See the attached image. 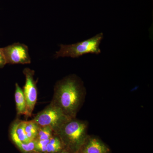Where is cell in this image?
<instances>
[{
    "mask_svg": "<svg viewBox=\"0 0 153 153\" xmlns=\"http://www.w3.org/2000/svg\"><path fill=\"white\" fill-rule=\"evenodd\" d=\"M86 91L83 81L74 74L68 75L55 84L50 103L68 117H76L85 100Z\"/></svg>",
    "mask_w": 153,
    "mask_h": 153,
    "instance_id": "1",
    "label": "cell"
},
{
    "mask_svg": "<svg viewBox=\"0 0 153 153\" xmlns=\"http://www.w3.org/2000/svg\"><path fill=\"white\" fill-rule=\"evenodd\" d=\"M0 107H1V105H0Z\"/></svg>",
    "mask_w": 153,
    "mask_h": 153,
    "instance_id": "18",
    "label": "cell"
},
{
    "mask_svg": "<svg viewBox=\"0 0 153 153\" xmlns=\"http://www.w3.org/2000/svg\"><path fill=\"white\" fill-rule=\"evenodd\" d=\"M55 133L49 126H39L37 138L35 140H42L50 139Z\"/></svg>",
    "mask_w": 153,
    "mask_h": 153,
    "instance_id": "13",
    "label": "cell"
},
{
    "mask_svg": "<svg viewBox=\"0 0 153 153\" xmlns=\"http://www.w3.org/2000/svg\"><path fill=\"white\" fill-rule=\"evenodd\" d=\"M12 124L15 128V131L18 138L21 141L25 143H28L31 142L28 139L25 132V121L17 119L13 122Z\"/></svg>",
    "mask_w": 153,
    "mask_h": 153,
    "instance_id": "11",
    "label": "cell"
},
{
    "mask_svg": "<svg viewBox=\"0 0 153 153\" xmlns=\"http://www.w3.org/2000/svg\"><path fill=\"white\" fill-rule=\"evenodd\" d=\"M88 123L76 117L68 120L55 134L60 137L64 149L71 153H78L87 137Z\"/></svg>",
    "mask_w": 153,
    "mask_h": 153,
    "instance_id": "2",
    "label": "cell"
},
{
    "mask_svg": "<svg viewBox=\"0 0 153 153\" xmlns=\"http://www.w3.org/2000/svg\"><path fill=\"white\" fill-rule=\"evenodd\" d=\"M60 153H71L69 152H68V151L64 149L62 152Z\"/></svg>",
    "mask_w": 153,
    "mask_h": 153,
    "instance_id": "16",
    "label": "cell"
},
{
    "mask_svg": "<svg viewBox=\"0 0 153 153\" xmlns=\"http://www.w3.org/2000/svg\"><path fill=\"white\" fill-rule=\"evenodd\" d=\"M33 153H38V152H35Z\"/></svg>",
    "mask_w": 153,
    "mask_h": 153,
    "instance_id": "17",
    "label": "cell"
},
{
    "mask_svg": "<svg viewBox=\"0 0 153 153\" xmlns=\"http://www.w3.org/2000/svg\"><path fill=\"white\" fill-rule=\"evenodd\" d=\"M10 135L11 139L19 150L23 153H33L36 152L35 149V141L30 142L28 143L22 142L18 138L15 128L11 125L10 129Z\"/></svg>",
    "mask_w": 153,
    "mask_h": 153,
    "instance_id": "8",
    "label": "cell"
},
{
    "mask_svg": "<svg viewBox=\"0 0 153 153\" xmlns=\"http://www.w3.org/2000/svg\"><path fill=\"white\" fill-rule=\"evenodd\" d=\"M15 99L18 115L27 114V104L24 91L18 83H16Z\"/></svg>",
    "mask_w": 153,
    "mask_h": 153,
    "instance_id": "9",
    "label": "cell"
},
{
    "mask_svg": "<svg viewBox=\"0 0 153 153\" xmlns=\"http://www.w3.org/2000/svg\"><path fill=\"white\" fill-rule=\"evenodd\" d=\"M7 64H29L31 58L27 46L19 43H14L2 48Z\"/></svg>",
    "mask_w": 153,
    "mask_h": 153,
    "instance_id": "6",
    "label": "cell"
},
{
    "mask_svg": "<svg viewBox=\"0 0 153 153\" xmlns=\"http://www.w3.org/2000/svg\"><path fill=\"white\" fill-rule=\"evenodd\" d=\"M103 38L102 33H99L87 40L70 45H60L59 51L56 52L55 57H70L77 58L85 54L99 55L101 53L100 46Z\"/></svg>",
    "mask_w": 153,
    "mask_h": 153,
    "instance_id": "3",
    "label": "cell"
},
{
    "mask_svg": "<svg viewBox=\"0 0 153 153\" xmlns=\"http://www.w3.org/2000/svg\"><path fill=\"white\" fill-rule=\"evenodd\" d=\"M49 140H35L36 152L46 153L47 146L49 143Z\"/></svg>",
    "mask_w": 153,
    "mask_h": 153,
    "instance_id": "14",
    "label": "cell"
},
{
    "mask_svg": "<svg viewBox=\"0 0 153 153\" xmlns=\"http://www.w3.org/2000/svg\"><path fill=\"white\" fill-rule=\"evenodd\" d=\"M110 149L98 137L88 135L78 153H110Z\"/></svg>",
    "mask_w": 153,
    "mask_h": 153,
    "instance_id": "7",
    "label": "cell"
},
{
    "mask_svg": "<svg viewBox=\"0 0 153 153\" xmlns=\"http://www.w3.org/2000/svg\"><path fill=\"white\" fill-rule=\"evenodd\" d=\"M7 64L2 48H0V68H3Z\"/></svg>",
    "mask_w": 153,
    "mask_h": 153,
    "instance_id": "15",
    "label": "cell"
},
{
    "mask_svg": "<svg viewBox=\"0 0 153 153\" xmlns=\"http://www.w3.org/2000/svg\"><path fill=\"white\" fill-rule=\"evenodd\" d=\"M25 74L26 81L24 87V95L27 104V117L32 116V113L38 98V90L37 87V81L34 79L35 71L30 68H25L23 70Z\"/></svg>",
    "mask_w": 153,
    "mask_h": 153,
    "instance_id": "5",
    "label": "cell"
},
{
    "mask_svg": "<svg viewBox=\"0 0 153 153\" xmlns=\"http://www.w3.org/2000/svg\"><path fill=\"white\" fill-rule=\"evenodd\" d=\"M71 118L51 103L36 115L33 120L39 126H49L55 134Z\"/></svg>",
    "mask_w": 153,
    "mask_h": 153,
    "instance_id": "4",
    "label": "cell"
},
{
    "mask_svg": "<svg viewBox=\"0 0 153 153\" xmlns=\"http://www.w3.org/2000/svg\"><path fill=\"white\" fill-rule=\"evenodd\" d=\"M39 126L32 120L25 121V131L30 141H35L38 135Z\"/></svg>",
    "mask_w": 153,
    "mask_h": 153,
    "instance_id": "12",
    "label": "cell"
},
{
    "mask_svg": "<svg viewBox=\"0 0 153 153\" xmlns=\"http://www.w3.org/2000/svg\"><path fill=\"white\" fill-rule=\"evenodd\" d=\"M64 149V146L60 137L55 134L49 140L46 153H60Z\"/></svg>",
    "mask_w": 153,
    "mask_h": 153,
    "instance_id": "10",
    "label": "cell"
}]
</instances>
